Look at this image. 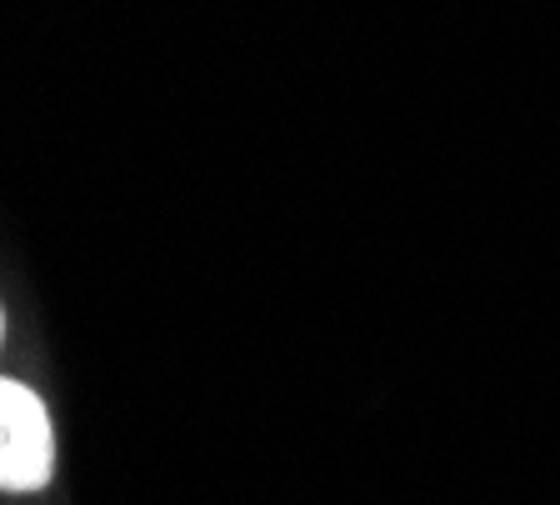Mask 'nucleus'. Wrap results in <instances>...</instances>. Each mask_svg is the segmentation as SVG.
Here are the masks:
<instances>
[{"label": "nucleus", "instance_id": "nucleus-1", "mask_svg": "<svg viewBox=\"0 0 560 505\" xmlns=\"http://www.w3.org/2000/svg\"><path fill=\"white\" fill-rule=\"evenodd\" d=\"M60 435L50 400L21 376L0 371V495L35 501L56 485Z\"/></svg>", "mask_w": 560, "mask_h": 505}, {"label": "nucleus", "instance_id": "nucleus-2", "mask_svg": "<svg viewBox=\"0 0 560 505\" xmlns=\"http://www.w3.org/2000/svg\"><path fill=\"white\" fill-rule=\"evenodd\" d=\"M5 336H11V316H5V301H0V351H5Z\"/></svg>", "mask_w": 560, "mask_h": 505}]
</instances>
